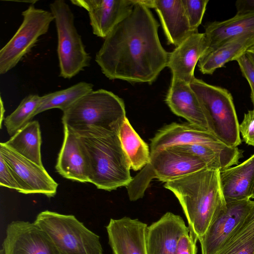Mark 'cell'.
I'll return each instance as SVG.
<instances>
[{"instance_id": "cell-33", "label": "cell", "mask_w": 254, "mask_h": 254, "mask_svg": "<svg viewBox=\"0 0 254 254\" xmlns=\"http://www.w3.org/2000/svg\"><path fill=\"white\" fill-rule=\"evenodd\" d=\"M196 243L189 233L183 235L178 241L176 254H196Z\"/></svg>"}, {"instance_id": "cell-3", "label": "cell", "mask_w": 254, "mask_h": 254, "mask_svg": "<svg viewBox=\"0 0 254 254\" xmlns=\"http://www.w3.org/2000/svg\"><path fill=\"white\" fill-rule=\"evenodd\" d=\"M78 136L87 157L90 183L107 191L128 186L132 179L130 164L119 132L101 129Z\"/></svg>"}, {"instance_id": "cell-14", "label": "cell", "mask_w": 254, "mask_h": 254, "mask_svg": "<svg viewBox=\"0 0 254 254\" xmlns=\"http://www.w3.org/2000/svg\"><path fill=\"white\" fill-rule=\"evenodd\" d=\"M88 12L93 33L105 39L131 11L135 0H71Z\"/></svg>"}, {"instance_id": "cell-24", "label": "cell", "mask_w": 254, "mask_h": 254, "mask_svg": "<svg viewBox=\"0 0 254 254\" xmlns=\"http://www.w3.org/2000/svg\"><path fill=\"white\" fill-rule=\"evenodd\" d=\"M3 143L25 158L44 166L41 158L42 138L38 121H31Z\"/></svg>"}, {"instance_id": "cell-13", "label": "cell", "mask_w": 254, "mask_h": 254, "mask_svg": "<svg viewBox=\"0 0 254 254\" xmlns=\"http://www.w3.org/2000/svg\"><path fill=\"white\" fill-rule=\"evenodd\" d=\"M199 144L219 150L231 147L220 141L209 131L188 123H173L159 129L151 139L150 152L166 147Z\"/></svg>"}, {"instance_id": "cell-23", "label": "cell", "mask_w": 254, "mask_h": 254, "mask_svg": "<svg viewBox=\"0 0 254 254\" xmlns=\"http://www.w3.org/2000/svg\"><path fill=\"white\" fill-rule=\"evenodd\" d=\"M254 47V33L245 34L220 45L203 55L198 62L201 73L212 74L229 62L237 61Z\"/></svg>"}, {"instance_id": "cell-11", "label": "cell", "mask_w": 254, "mask_h": 254, "mask_svg": "<svg viewBox=\"0 0 254 254\" xmlns=\"http://www.w3.org/2000/svg\"><path fill=\"white\" fill-rule=\"evenodd\" d=\"M3 254H60L48 234L34 222L9 223L2 243Z\"/></svg>"}, {"instance_id": "cell-34", "label": "cell", "mask_w": 254, "mask_h": 254, "mask_svg": "<svg viewBox=\"0 0 254 254\" xmlns=\"http://www.w3.org/2000/svg\"><path fill=\"white\" fill-rule=\"evenodd\" d=\"M238 14L254 13V0H238L235 2Z\"/></svg>"}, {"instance_id": "cell-31", "label": "cell", "mask_w": 254, "mask_h": 254, "mask_svg": "<svg viewBox=\"0 0 254 254\" xmlns=\"http://www.w3.org/2000/svg\"><path fill=\"white\" fill-rule=\"evenodd\" d=\"M239 131L245 143L254 147V109L244 114V119L239 124Z\"/></svg>"}, {"instance_id": "cell-12", "label": "cell", "mask_w": 254, "mask_h": 254, "mask_svg": "<svg viewBox=\"0 0 254 254\" xmlns=\"http://www.w3.org/2000/svg\"><path fill=\"white\" fill-rule=\"evenodd\" d=\"M0 155L18 177L23 189V193H40L48 197L56 194L58 184L44 166L18 154L3 142L0 143Z\"/></svg>"}, {"instance_id": "cell-17", "label": "cell", "mask_w": 254, "mask_h": 254, "mask_svg": "<svg viewBox=\"0 0 254 254\" xmlns=\"http://www.w3.org/2000/svg\"><path fill=\"white\" fill-rule=\"evenodd\" d=\"M165 101L175 115L212 133L206 112L190 84L172 78Z\"/></svg>"}, {"instance_id": "cell-22", "label": "cell", "mask_w": 254, "mask_h": 254, "mask_svg": "<svg viewBox=\"0 0 254 254\" xmlns=\"http://www.w3.org/2000/svg\"><path fill=\"white\" fill-rule=\"evenodd\" d=\"M254 33V13L238 14L221 21L207 23L204 32L206 50L204 55L237 37Z\"/></svg>"}, {"instance_id": "cell-18", "label": "cell", "mask_w": 254, "mask_h": 254, "mask_svg": "<svg viewBox=\"0 0 254 254\" xmlns=\"http://www.w3.org/2000/svg\"><path fill=\"white\" fill-rule=\"evenodd\" d=\"M141 1L157 13L168 44L177 47L196 32L190 27L182 0Z\"/></svg>"}, {"instance_id": "cell-32", "label": "cell", "mask_w": 254, "mask_h": 254, "mask_svg": "<svg viewBox=\"0 0 254 254\" xmlns=\"http://www.w3.org/2000/svg\"><path fill=\"white\" fill-rule=\"evenodd\" d=\"M243 76L246 79L251 88V98L254 109V65L245 54L237 61Z\"/></svg>"}, {"instance_id": "cell-4", "label": "cell", "mask_w": 254, "mask_h": 254, "mask_svg": "<svg viewBox=\"0 0 254 254\" xmlns=\"http://www.w3.org/2000/svg\"><path fill=\"white\" fill-rule=\"evenodd\" d=\"M124 101L100 89L83 95L63 112L62 120L77 135L104 129L119 132L126 118Z\"/></svg>"}, {"instance_id": "cell-5", "label": "cell", "mask_w": 254, "mask_h": 254, "mask_svg": "<svg viewBox=\"0 0 254 254\" xmlns=\"http://www.w3.org/2000/svg\"><path fill=\"white\" fill-rule=\"evenodd\" d=\"M206 168H209L201 159L176 146L150 152L149 163L126 187L129 199L142 198L153 179L166 183Z\"/></svg>"}, {"instance_id": "cell-36", "label": "cell", "mask_w": 254, "mask_h": 254, "mask_svg": "<svg viewBox=\"0 0 254 254\" xmlns=\"http://www.w3.org/2000/svg\"><path fill=\"white\" fill-rule=\"evenodd\" d=\"M0 100H1V105H0V127L1 128V126H2V122L3 121V120H4V118H3V116H4V113L5 112V110H4V107H3V103H2V100H1V98L0 99Z\"/></svg>"}, {"instance_id": "cell-21", "label": "cell", "mask_w": 254, "mask_h": 254, "mask_svg": "<svg viewBox=\"0 0 254 254\" xmlns=\"http://www.w3.org/2000/svg\"><path fill=\"white\" fill-rule=\"evenodd\" d=\"M226 203L251 199L254 187V154L240 164L220 170Z\"/></svg>"}, {"instance_id": "cell-28", "label": "cell", "mask_w": 254, "mask_h": 254, "mask_svg": "<svg viewBox=\"0 0 254 254\" xmlns=\"http://www.w3.org/2000/svg\"><path fill=\"white\" fill-rule=\"evenodd\" d=\"M215 254H254V209L241 228Z\"/></svg>"}, {"instance_id": "cell-16", "label": "cell", "mask_w": 254, "mask_h": 254, "mask_svg": "<svg viewBox=\"0 0 254 254\" xmlns=\"http://www.w3.org/2000/svg\"><path fill=\"white\" fill-rule=\"evenodd\" d=\"M189 229L179 215L168 212L147 226L146 245L147 254H176L178 241Z\"/></svg>"}, {"instance_id": "cell-7", "label": "cell", "mask_w": 254, "mask_h": 254, "mask_svg": "<svg viewBox=\"0 0 254 254\" xmlns=\"http://www.w3.org/2000/svg\"><path fill=\"white\" fill-rule=\"evenodd\" d=\"M190 85L206 112L212 133L226 145L238 147L242 140L231 94L225 88L195 77Z\"/></svg>"}, {"instance_id": "cell-15", "label": "cell", "mask_w": 254, "mask_h": 254, "mask_svg": "<svg viewBox=\"0 0 254 254\" xmlns=\"http://www.w3.org/2000/svg\"><path fill=\"white\" fill-rule=\"evenodd\" d=\"M147 228L146 224L137 219H111L106 229L113 254H147Z\"/></svg>"}, {"instance_id": "cell-30", "label": "cell", "mask_w": 254, "mask_h": 254, "mask_svg": "<svg viewBox=\"0 0 254 254\" xmlns=\"http://www.w3.org/2000/svg\"><path fill=\"white\" fill-rule=\"evenodd\" d=\"M0 185L23 193V189L18 177L0 155Z\"/></svg>"}, {"instance_id": "cell-19", "label": "cell", "mask_w": 254, "mask_h": 254, "mask_svg": "<svg viewBox=\"0 0 254 254\" xmlns=\"http://www.w3.org/2000/svg\"><path fill=\"white\" fill-rule=\"evenodd\" d=\"M56 165L63 177L81 183L89 182L86 155L79 136L66 126Z\"/></svg>"}, {"instance_id": "cell-9", "label": "cell", "mask_w": 254, "mask_h": 254, "mask_svg": "<svg viewBox=\"0 0 254 254\" xmlns=\"http://www.w3.org/2000/svg\"><path fill=\"white\" fill-rule=\"evenodd\" d=\"M22 22L9 41L0 50V74L14 67L48 31L54 17L51 11L36 8L34 4L22 11Z\"/></svg>"}, {"instance_id": "cell-6", "label": "cell", "mask_w": 254, "mask_h": 254, "mask_svg": "<svg viewBox=\"0 0 254 254\" xmlns=\"http://www.w3.org/2000/svg\"><path fill=\"white\" fill-rule=\"evenodd\" d=\"M34 222L48 234L60 254H103L99 236L74 215L45 210Z\"/></svg>"}, {"instance_id": "cell-27", "label": "cell", "mask_w": 254, "mask_h": 254, "mask_svg": "<svg viewBox=\"0 0 254 254\" xmlns=\"http://www.w3.org/2000/svg\"><path fill=\"white\" fill-rule=\"evenodd\" d=\"M41 99L42 96L37 94L26 96L16 109L4 119V125L10 136L13 135L31 121Z\"/></svg>"}, {"instance_id": "cell-2", "label": "cell", "mask_w": 254, "mask_h": 254, "mask_svg": "<svg viewBox=\"0 0 254 254\" xmlns=\"http://www.w3.org/2000/svg\"><path fill=\"white\" fill-rule=\"evenodd\" d=\"M178 198L195 241L226 207L221 189L220 170L206 168L165 183Z\"/></svg>"}, {"instance_id": "cell-25", "label": "cell", "mask_w": 254, "mask_h": 254, "mask_svg": "<svg viewBox=\"0 0 254 254\" xmlns=\"http://www.w3.org/2000/svg\"><path fill=\"white\" fill-rule=\"evenodd\" d=\"M123 148L130 162L131 169L134 171L141 170L150 160L149 146L126 118L119 132Z\"/></svg>"}, {"instance_id": "cell-35", "label": "cell", "mask_w": 254, "mask_h": 254, "mask_svg": "<svg viewBox=\"0 0 254 254\" xmlns=\"http://www.w3.org/2000/svg\"><path fill=\"white\" fill-rule=\"evenodd\" d=\"M246 55L254 65V47L249 50Z\"/></svg>"}, {"instance_id": "cell-26", "label": "cell", "mask_w": 254, "mask_h": 254, "mask_svg": "<svg viewBox=\"0 0 254 254\" xmlns=\"http://www.w3.org/2000/svg\"><path fill=\"white\" fill-rule=\"evenodd\" d=\"M92 83L82 81L61 90L42 96L40 104L34 117L46 110L58 108L64 112L76 101L86 94L92 91Z\"/></svg>"}, {"instance_id": "cell-29", "label": "cell", "mask_w": 254, "mask_h": 254, "mask_svg": "<svg viewBox=\"0 0 254 254\" xmlns=\"http://www.w3.org/2000/svg\"><path fill=\"white\" fill-rule=\"evenodd\" d=\"M190 24L194 32L198 31L208 0H182Z\"/></svg>"}, {"instance_id": "cell-10", "label": "cell", "mask_w": 254, "mask_h": 254, "mask_svg": "<svg viewBox=\"0 0 254 254\" xmlns=\"http://www.w3.org/2000/svg\"><path fill=\"white\" fill-rule=\"evenodd\" d=\"M254 209L251 199L226 203L198 241L202 254H215L247 221Z\"/></svg>"}, {"instance_id": "cell-1", "label": "cell", "mask_w": 254, "mask_h": 254, "mask_svg": "<svg viewBox=\"0 0 254 254\" xmlns=\"http://www.w3.org/2000/svg\"><path fill=\"white\" fill-rule=\"evenodd\" d=\"M160 25L150 8L135 0L130 13L118 23L95 56L109 79L152 84L167 67L170 53L162 46Z\"/></svg>"}, {"instance_id": "cell-8", "label": "cell", "mask_w": 254, "mask_h": 254, "mask_svg": "<svg viewBox=\"0 0 254 254\" xmlns=\"http://www.w3.org/2000/svg\"><path fill=\"white\" fill-rule=\"evenodd\" d=\"M50 8L57 32L59 75L70 79L90 65L91 57L77 32L68 4L64 0H56L50 4Z\"/></svg>"}, {"instance_id": "cell-20", "label": "cell", "mask_w": 254, "mask_h": 254, "mask_svg": "<svg viewBox=\"0 0 254 254\" xmlns=\"http://www.w3.org/2000/svg\"><path fill=\"white\" fill-rule=\"evenodd\" d=\"M206 45L204 33L196 32L191 34L171 53L167 67L172 78L188 84L192 81L195 65L204 55Z\"/></svg>"}, {"instance_id": "cell-37", "label": "cell", "mask_w": 254, "mask_h": 254, "mask_svg": "<svg viewBox=\"0 0 254 254\" xmlns=\"http://www.w3.org/2000/svg\"><path fill=\"white\" fill-rule=\"evenodd\" d=\"M252 198H254V187L252 191Z\"/></svg>"}]
</instances>
